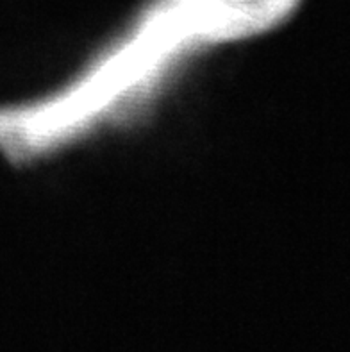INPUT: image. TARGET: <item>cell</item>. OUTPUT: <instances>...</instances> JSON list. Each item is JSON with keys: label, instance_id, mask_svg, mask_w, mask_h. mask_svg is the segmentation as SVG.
I'll return each mask as SVG.
<instances>
[{"label": "cell", "instance_id": "1", "mask_svg": "<svg viewBox=\"0 0 350 352\" xmlns=\"http://www.w3.org/2000/svg\"><path fill=\"white\" fill-rule=\"evenodd\" d=\"M295 2L157 0L61 86L0 106V156L11 165H32L138 120L193 59L265 34L292 13Z\"/></svg>", "mask_w": 350, "mask_h": 352}, {"label": "cell", "instance_id": "2", "mask_svg": "<svg viewBox=\"0 0 350 352\" xmlns=\"http://www.w3.org/2000/svg\"><path fill=\"white\" fill-rule=\"evenodd\" d=\"M200 2H215V4H252L259 0H200Z\"/></svg>", "mask_w": 350, "mask_h": 352}]
</instances>
